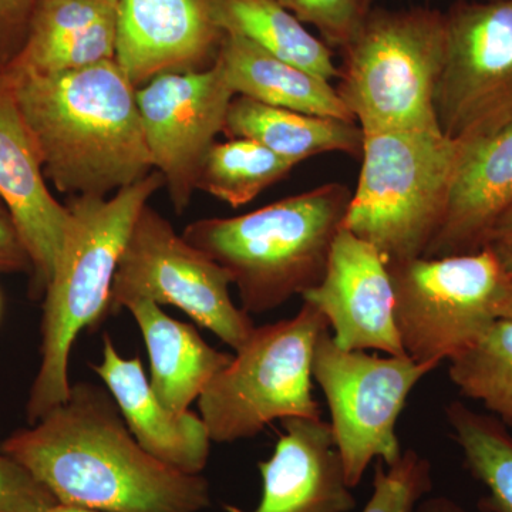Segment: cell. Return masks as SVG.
I'll return each instance as SVG.
<instances>
[{
	"label": "cell",
	"instance_id": "d590c367",
	"mask_svg": "<svg viewBox=\"0 0 512 512\" xmlns=\"http://www.w3.org/2000/svg\"><path fill=\"white\" fill-rule=\"evenodd\" d=\"M45 512H101L96 510H90V508L77 507V505H69V504H60L57 503L50 507L49 510Z\"/></svg>",
	"mask_w": 512,
	"mask_h": 512
},
{
	"label": "cell",
	"instance_id": "6da1fadb",
	"mask_svg": "<svg viewBox=\"0 0 512 512\" xmlns=\"http://www.w3.org/2000/svg\"><path fill=\"white\" fill-rule=\"evenodd\" d=\"M0 453L60 504L101 512H201L211 504L208 481L147 453L111 394L92 383L74 384L66 402L13 433Z\"/></svg>",
	"mask_w": 512,
	"mask_h": 512
},
{
	"label": "cell",
	"instance_id": "ac0fdd59",
	"mask_svg": "<svg viewBox=\"0 0 512 512\" xmlns=\"http://www.w3.org/2000/svg\"><path fill=\"white\" fill-rule=\"evenodd\" d=\"M512 207V126L468 150L458 168L446 214L421 258L473 254Z\"/></svg>",
	"mask_w": 512,
	"mask_h": 512
},
{
	"label": "cell",
	"instance_id": "8d00e7d4",
	"mask_svg": "<svg viewBox=\"0 0 512 512\" xmlns=\"http://www.w3.org/2000/svg\"><path fill=\"white\" fill-rule=\"evenodd\" d=\"M100 2L111 3V5H119L120 0H100Z\"/></svg>",
	"mask_w": 512,
	"mask_h": 512
},
{
	"label": "cell",
	"instance_id": "7a4b0ae2",
	"mask_svg": "<svg viewBox=\"0 0 512 512\" xmlns=\"http://www.w3.org/2000/svg\"><path fill=\"white\" fill-rule=\"evenodd\" d=\"M2 73L45 177L63 194L107 197L153 173L137 89L116 60L60 73L8 64Z\"/></svg>",
	"mask_w": 512,
	"mask_h": 512
},
{
	"label": "cell",
	"instance_id": "603a6c76",
	"mask_svg": "<svg viewBox=\"0 0 512 512\" xmlns=\"http://www.w3.org/2000/svg\"><path fill=\"white\" fill-rule=\"evenodd\" d=\"M454 441L463 453L464 467L485 495V512H512V434L510 427L491 414L471 410L460 400L446 407Z\"/></svg>",
	"mask_w": 512,
	"mask_h": 512
},
{
	"label": "cell",
	"instance_id": "277c9868",
	"mask_svg": "<svg viewBox=\"0 0 512 512\" xmlns=\"http://www.w3.org/2000/svg\"><path fill=\"white\" fill-rule=\"evenodd\" d=\"M350 198L346 185H320L239 217L192 222L183 237L228 272L242 309L259 315L322 281Z\"/></svg>",
	"mask_w": 512,
	"mask_h": 512
},
{
	"label": "cell",
	"instance_id": "4dcf8cb0",
	"mask_svg": "<svg viewBox=\"0 0 512 512\" xmlns=\"http://www.w3.org/2000/svg\"><path fill=\"white\" fill-rule=\"evenodd\" d=\"M28 269H32L28 251L9 211L0 201V274H12Z\"/></svg>",
	"mask_w": 512,
	"mask_h": 512
},
{
	"label": "cell",
	"instance_id": "d4e9b609",
	"mask_svg": "<svg viewBox=\"0 0 512 512\" xmlns=\"http://www.w3.org/2000/svg\"><path fill=\"white\" fill-rule=\"evenodd\" d=\"M448 376L463 396L512 429V319L498 318L470 349L451 359Z\"/></svg>",
	"mask_w": 512,
	"mask_h": 512
},
{
	"label": "cell",
	"instance_id": "8992f818",
	"mask_svg": "<svg viewBox=\"0 0 512 512\" xmlns=\"http://www.w3.org/2000/svg\"><path fill=\"white\" fill-rule=\"evenodd\" d=\"M345 50L336 92L363 133H441L436 92L446 53V15L426 9L369 13Z\"/></svg>",
	"mask_w": 512,
	"mask_h": 512
},
{
	"label": "cell",
	"instance_id": "83f0119b",
	"mask_svg": "<svg viewBox=\"0 0 512 512\" xmlns=\"http://www.w3.org/2000/svg\"><path fill=\"white\" fill-rule=\"evenodd\" d=\"M116 15V5L100 0H36L26 42H46L114 19Z\"/></svg>",
	"mask_w": 512,
	"mask_h": 512
},
{
	"label": "cell",
	"instance_id": "5b68a950",
	"mask_svg": "<svg viewBox=\"0 0 512 512\" xmlns=\"http://www.w3.org/2000/svg\"><path fill=\"white\" fill-rule=\"evenodd\" d=\"M363 134L362 170L343 228L375 247L387 265L421 258L439 232L473 144L439 131Z\"/></svg>",
	"mask_w": 512,
	"mask_h": 512
},
{
	"label": "cell",
	"instance_id": "484cf974",
	"mask_svg": "<svg viewBox=\"0 0 512 512\" xmlns=\"http://www.w3.org/2000/svg\"><path fill=\"white\" fill-rule=\"evenodd\" d=\"M107 60H116V18L46 42H26L9 64L40 73H60Z\"/></svg>",
	"mask_w": 512,
	"mask_h": 512
},
{
	"label": "cell",
	"instance_id": "5bb4252c",
	"mask_svg": "<svg viewBox=\"0 0 512 512\" xmlns=\"http://www.w3.org/2000/svg\"><path fill=\"white\" fill-rule=\"evenodd\" d=\"M42 161L8 80L0 72V201L32 262V296L52 281L70 222L69 207L50 194Z\"/></svg>",
	"mask_w": 512,
	"mask_h": 512
},
{
	"label": "cell",
	"instance_id": "e0dca14e",
	"mask_svg": "<svg viewBox=\"0 0 512 512\" xmlns=\"http://www.w3.org/2000/svg\"><path fill=\"white\" fill-rule=\"evenodd\" d=\"M92 367L147 453L185 474L198 476L204 471L212 441L204 420L192 412H167L151 389L140 357L124 359L104 335L103 357Z\"/></svg>",
	"mask_w": 512,
	"mask_h": 512
},
{
	"label": "cell",
	"instance_id": "30bf717a",
	"mask_svg": "<svg viewBox=\"0 0 512 512\" xmlns=\"http://www.w3.org/2000/svg\"><path fill=\"white\" fill-rule=\"evenodd\" d=\"M437 366L407 355L380 357L365 350H345L323 333L313 359V379L330 410L329 426L355 488L373 460L393 466L403 451L396 426L410 393Z\"/></svg>",
	"mask_w": 512,
	"mask_h": 512
},
{
	"label": "cell",
	"instance_id": "7c38bea8",
	"mask_svg": "<svg viewBox=\"0 0 512 512\" xmlns=\"http://www.w3.org/2000/svg\"><path fill=\"white\" fill-rule=\"evenodd\" d=\"M151 161L178 214L187 210L215 137L224 130L234 90L218 60L208 69L161 74L137 89Z\"/></svg>",
	"mask_w": 512,
	"mask_h": 512
},
{
	"label": "cell",
	"instance_id": "9c48e42d",
	"mask_svg": "<svg viewBox=\"0 0 512 512\" xmlns=\"http://www.w3.org/2000/svg\"><path fill=\"white\" fill-rule=\"evenodd\" d=\"M231 285V276L221 265L192 247L147 204L117 266L109 315L137 299L175 306L237 352L251 338L255 325L232 301Z\"/></svg>",
	"mask_w": 512,
	"mask_h": 512
},
{
	"label": "cell",
	"instance_id": "f1b7e54d",
	"mask_svg": "<svg viewBox=\"0 0 512 512\" xmlns=\"http://www.w3.org/2000/svg\"><path fill=\"white\" fill-rule=\"evenodd\" d=\"M303 25L319 30L326 45L346 49L369 16L366 0H275Z\"/></svg>",
	"mask_w": 512,
	"mask_h": 512
},
{
	"label": "cell",
	"instance_id": "e575fe53",
	"mask_svg": "<svg viewBox=\"0 0 512 512\" xmlns=\"http://www.w3.org/2000/svg\"><path fill=\"white\" fill-rule=\"evenodd\" d=\"M500 318L512 319V278L508 291L505 293L504 301L501 303Z\"/></svg>",
	"mask_w": 512,
	"mask_h": 512
},
{
	"label": "cell",
	"instance_id": "7402d4cb",
	"mask_svg": "<svg viewBox=\"0 0 512 512\" xmlns=\"http://www.w3.org/2000/svg\"><path fill=\"white\" fill-rule=\"evenodd\" d=\"M222 33L244 37L269 55L330 80L340 69L332 50L275 0H208Z\"/></svg>",
	"mask_w": 512,
	"mask_h": 512
},
{
	"label": "cell",
	"instance_id": "52a82bcc",
	"mask_svg": "<svg viewBox=\"0 0 512 512\" xmlns=\"http://www.w3.org/2000/svg\"><path fill=\"white\" fill-rule=\"evenodd\" d=\"M326 330L325 316L308 301L293 318L255 328L198 399L211 440L251 439L275 420H319L313 359Z\"/></svg>",
	"mask_w": 512,
	"mask_h": 512
},
{
	"label": "cell",
	"instance_id": "836d02e7",
	"mask_svg": "<svg viewBox=\"0 0 512 512\" xmlns=\"http://www.w3.org/2000/svg\"><path fill=\"white\" fill-rule=\"evenodd\" d=\"M414 512H467L456 501L447 497H433L421 500Z\"/></svg>",
	"mask_w": 512,
	"mask_h": 512
},
{
	"label": "cell",
	"instance_id": "3957f363",
	"mask_svg": "<svg viewBox=\"0 0 512 512\" xmlns=\"http://www.w3.org/2000/svg\"><path fill=\"white\" fill-rule=\"evenodd\" d=\"M164 185L163 175L153 171L113 197L83 195L67 205L69 227L43 303L42 360L26 406L30 424L69 397L74 340L83 329L99 328L109 316L111 286L131 229Z\"/></svg>",
	"mask_w": 512,
	"mask_h": 512
},
{
	"label": "cell",
	"instance_id": "9a60e30c",
	"mask_svg": "<svg viewBox=\"0 0 512 512\" xmlns=\"http://www.w3.org/2000/svg\"><path fill=\"white\" fill-rule=\"evenodd\" d=\"M224 33L208 0H120L116 62L136 89L161 74L202 70Z\"/></svg>",
	"mask_w": 512,
	"mask_h": 512
},
{
	"label": "cell",
	"instance_id": "cb8c5ba5",
	"mask_svg": "<svg viewBox=\"0 0 512 512\" xmlns=\"http://www.w3.org/2000/svg\"><path fill=\"white\" fill-rule=\"evenodd\" d=\"M293 167L254 140L215 141L202 163L197 190L239 208L285 178Z\"/></svg>",
	"mask_w": 512,
	"mask_h": 512
},
{
	"label": "cell",
	"instance_id": "4fadbf2b",
	"mask_svg": "<svg viewBox=\"0 0 512 512\" xmlns=\"http://www.w3.org/2000/svg\"><path fill=\"white\" fill-rule=\"evenodd\" d=\"M345 350L406 355L394 320V292L386 262L375 247L342 227L333 241L325 275L303 293Z\"/></svg>",
	"mask_w": 512,
	"mask_h": 512
},
{
	"label": "cell",
	"instance_id": "4316f807",
	"mask_svg": "<svg viewBox=\"0 0 512 512\" xmlns=\"http://www.w3.org/2000/svg\"><path fill=\"white\" fill-rule=\"evenodd\" d=\"M433 488V468L417 451H403L393 466L376 460L373 491L362 512H414Z\"/></svg>",
	"mask_w": 512,
	"mask_h": 512
},
{
	"label": "cell",
	"instance_id": "d6a6232c",
	"mask_svg": "<svg viewBox=\"0 0 512 512\" xmlns=\"http://www.w3.org/2000/svg\"><path fill=\"white\" fill-rule=\"evenodd\" d=\"M35 3L36 0H0V40L30 19Z\"/></svg>",
	"mask_w": 512,
	"mask_h": 512
},
{
	"label": "cell",
	"instance_id": "f546056e",
	"mask_svg": "<svg viewBox=\"0 0 512 512\" xmlns=\"http://www.w3.org/2000/svg\"><path fill=\"white\" fill-rule=\"evenodd\" d=\"M55 495L13 458L0 453V512H45Z\"/></svg>",
	"mask_w": 512,
	"mask_h": 512
},
{
	"label": "cell",
	"instance_id": "ba28073f",
	"mask_svg": "<svg viewBox=\"0 0 512 512\" xmlns=\"http://www.w3.org/2000/svg\"><path fill=\"white\" fill-rule=\"evenodd\" d=\"M387 268L404 352L437 367L470 349L500 318L512 278L487 248Z\"/></svg>",
	"mask_w": 512,
	"mask_h": 512
},
{
	"label": "cell",
	"instance_id": "1f68e13d",
	"mask_svg": "<svg viewBox=\"0 0 512 512\" xmlns=\"http://www.w3.org/2000/svg\"><path fill=\"white\" fill-rule=\"evenodd\" d=\"M485 248L493 252L505 272L512 276V207L494 225Z\"/></svg>",
	"mask_w": 512,
	"mask_h": 512
},
{
	"label": "cell",
	"instance_id": "2e32d148",
	"mask_svg": "<svg viewBox=\"0 0 512 512\" xmlns=\"http://www.w3.org/2000/svg\"><path fill=\"white\" fill-rule=\"evenodd\" d=\"M271 458L258 464L262 495L258 507L244 511L225 505L227 512H350L356 507L353 488L322 419L282 421Z\"/></svg>",
	"mask_w": 512,
	"mask_h": 512
},
{
	"label": "cell",
	"instance_id": "44dd1931",
	"mask_svg": "<svg viewBox=\"0 0 512 512\" xmlns=\"http://www.w3.org/2000/svg\"><path fill=\"white\" fill-rule=\"evenodd\" d=\"M222 133L254 140L293 165L323 153L362 158L365 141L353 121L279 109L245 96L232 99Z\"/></svg>",
	"mask_w": 512,
	"mask_h": 512
},
{
	"label": "cell",
	"instance_id": "8fae6325",
	"mask_svg": "<svg viewBox=\"0 0 512 512\" xmlns=\"http://www.w3.org/2000/svg\"><path fill=\"white\" fill-rule=\"evenodd\" d=\"M436 114L441 133L466 144L512 126V0L458 3L447 13Z\"/></svg>",
	"mask_w": 512,
	"mask_h": 512
},
{
	"label": "cell",
	"instance_id": "ffe728a7",
	"mask_svg": "<svg viewBox=\"0 0 512 512\" xmlns=\"http://www.w3.org/2000/svg\"><path fill=\"white\" fill-rule=\"evenodd\" d=\"M215 60L227 74L235 96L249 97L279 109L356 123L328 80L269 55L244 37L224 33Z\"/></svg>",
	"mask_w": 512,
	"mask_h": 512
},
{
	"label": "cell",
	"instance_id": "d6986e66",
	"mask_svg": "<svg viewBox=\"0 0 512 512\" xmlns=\"http://www.w3.org/2000/svg\"><path fill=\"white\" fill-rule=\"evenodd\" d=\"M150 356L151 389L167 412L184 414L232 360L218 352L187 323L167 315L158 303L137 299L128 303Z\"/></svg>",
	"mask_w": 512,
	"mask_h": 512
}]
</instances>
